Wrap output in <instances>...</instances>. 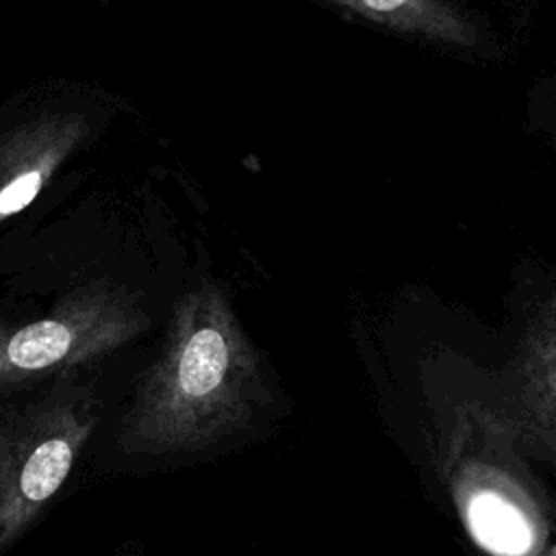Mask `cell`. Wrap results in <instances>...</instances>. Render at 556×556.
Returning <instances> with one entry per match:
<instances>
[{"label": "cell", "instance_id": "6da1fadb", "mask_svg": "<svg viewBox=\"0 0 556 556\" xmlns=\"http://www.w3.org/2000/svg\"><path fill=\"white\" fill-rule=\"evenodd\" d=\"M269 404L254 348L224 308L206 306L124 410L119 445L143 456L200 454L254 432Z\"/></svg>", "mask_w": 556, "mask_h": 556}, {"label": "cell", "instance_id": "7a4b0ae2", "mask_svg": "<svg viewBox=\"0 0 556 556\" xmlns=\"http://www.w3.org/2000/svg\"><path fill=\"white\" fill-rule=\"evenodd\" d=\"M434 452L447 500L480 554L556 556V504L486 400L450 404Z\"/></svg>", "mask_w": 556, "mask_h": 556}, {"label": "cell", "instance_id": "3957f363", "mask_svg": "<svg viewBox=\"0 0 556 556\" xmlns=\"http://www.w3.org/2000/svg\"><path fill=\"white\" fill-rule=\"evenodd\" d=\"M96 424L98 410L74 397L0 410V552L63 486Z\"/></svg>", "mask_w": 556, "mask_h": 556}, {"label": "cell", "instance_id": "277c9868", "mask_svg": "<svg viewBox=\"0 0 556 556\" xmlns=\"http://www.w3.org/2000/svg\"><path fill=\"white\" fill-rule=\"evenodd\" d=\"M486 402L526 458L556 469V293L532 308L504 382Z\"/></svg>", "mask_w": 556, "mask_h": 556}, {"label": "cell", "instance_id": "5b68a950", "mask_svg": "<svg viewBox=\"0 0 556 556\" xmlns=\"http://www.w3.org/2000/svg\"><path fill=\"white\" fill-rule=\"evenodd\" d=\"M389 33L447 46L478 50L482 30L471 13L454 0H321Z\"/></svg>", "mask_w": 556, "mask_h": 556}, {"label": "cell", "instance_id": "8992f818", "mask_svg": "<svg viewBox=\"0 0 556 556\" xmlns=\"http://www.w3.org/2000/svg\"><path fill=\"white\" fill-rule=\"evenodd\" d=\"M41 187V176L39 172H26L20 178H15L13 182H9L2 191H0V213L9 215L20 211L22 206H26L39 191Z\"/></svg>", "mask_w": 556, "mask_h": 556}, {"label": "cell", "instance_id": "52a82bcc", "mask_svg": "<svg viewBox=\"0 0 556 556\" xmlns=\"http://www.w3.org/2000/svg\"><path fill=\"white\" fill-rule=\"evenodd\" d=\"M480 556H484V554H480Z\"/></svg>", "mask_w": 556, "mask_h": 556}]
</instances>
